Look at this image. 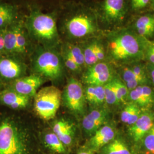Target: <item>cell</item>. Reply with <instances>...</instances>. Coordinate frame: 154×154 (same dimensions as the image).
Here are the masks:
<instances>
[{"label":"cell","instance_id":"obj_13","mask_svg":"<svg viewBox=\"0 0 154 154\" xmlns=\"http://www.w3.org/2000/svg\"><path fill=\"white\" fill-rule=\"evenodd\" d=\"M127 100L132 102L142 110L154 104V91L147 85H141L130 91Z\"/></svg>","mask_w":154,"mask_h":154},{"label":"cell","instance_id":"obj_10","mask_svg":"<svg viewBox=\"0 0 154 154\" xmlns=\"http://www.w3.org/2000/svg\"><path fill=\"white\" fill-rule=\"evenodd\" d=\"M79 43L82 48L86 68L99 62L107 61L106 49L103 35L88 39Z\"/></svg>","mask_w":154,"mask_h":154},{"label":"cell","instance_id":"obj_24","mask_svg":"<svg viewBox=\"0 0 154 154\" xmlns=\"http://www.w3.org/2000/svg\"><path fill=\"white\" fill-rule=\"evenodd\" d=\"M44 139L46 146L50 150L58 154H64L66 152V146L53 131L45 134Z\"/></svg>","mask_w":154,"mask_h":154},{"label":"cell","instance_id":"obj_35","mask_svg":"<svg viewBox=\"0 0 154 154\" xmlns=\"http://www.w3.org/2000/svg\"><path fill=\"white\" fill-rule=\"evenodd\" d=\"M146 66L149 73V78H151V80L154 86V65L146 63Z\"/></svg>","mask_w":154,"mask_h":154},{"label":"cell","instance_id":"obj_8","mask_svg":"<svg viewBox=\"0 0 154 154\" xmlns=\"http://www.w3.org/2000/svg\"><path fill=\"white\" fill-rule=\"evenodd\" d=\"M62 100L64 106L72 113L76 115L84 113L86 100L81 83L74 78H70L66 85Z\"/></svg>","mask_w":154,"mask_h":154},{"label":"cell","instance_id":"obj_22","mask_svg":"<svg viewBox=\"0 0 154 154\" xmlns=\"http://www.w3.org/2000/svg\"><path fill=\"white\" fill-rule=\"evenodd\" d=\"M119 67L121 68L122 81L126 85L129 91L141 85H147L141 79L135 75L128 65H125Z\"/></svg>","mask_w":154,"mask_h":154},{"label":"cell","instance_id":"obj_23","mask_svg":"<svg viewBox=\"0 0 154 154\" xmlns=\"http://www.w3.org/2000/svg\"><path fill=\"white\" fill-rule=\"evenodd\" d=\"M63 51H66L82 69L86 68L82 48L79 42L77 44L67 43L64 47Z\"/></svg>","mask_w":154,"mask_h":154},{"label":"cell","instance_id":"obj_15","mask_svg":"<svg viewBox=\"0 0 154 154\" xmlns=\"http://www.w3.org/2000/svg\"><path fill=\"white\" fill-rule=\"evenodd\" d=\"M154 125V115L151 112L142 113L137 122L130 126L129 134L135 142L144 138Z\"/></svg>","mask_w":154,"mask_h":154},{"label":"cell","instance_id":"obj_38","mask_svg":"<svg viewBox=\"0 0 154 154\" xmlns=\"http://www.w3.org/2000/svg\"><path fill=\"white\" fill-rule=\"evenodd\" d=\"M151 8L152 11H154V0H151Z\"/></svg>","mask_w":154,"mask_h":154},{"label":"cell","instance_id":"obj_34","mask_svg":"<svg viewBox=\"0 0 154 154\" xmlns=\"http://www.w3.org/2000/svg\"><path fill=\"white\" fill-rule=\"evenodd\" d=\"M144 61L147 63L154 65V39L147 41L145 49Z\"/></svg>","mask_w":154,"mask_h":154},{"label":"cell","instance_id":"obj_19","mask_svg":"<svg viewBox=\"0 0 154 154\" xmlns=\"http://www.w3.org/2000/svg\"><path fill=\"white\" fill-rule=\"evenodd\" d=\"M24 68L18 61L9 58L0 59V75L6 79L18 78L22 74Z\"/></svg>","mask_w":154,"mask_h":154},{"label":"cell","instance_id":"obj_26","mask_svg":"<svg viewBox=\"0 0 154 154\" xmlns=\"http://www.w3.org/2000/svg\"><path fill=\"white\" fill-rule=\"evenodd\" d=\"M15 18L13 6L0 3V29L10 25Z\"/></svg>","mask_w":154,"mask_h":154},{"label":"cell","instance_id":"obj_33","mask_svg":"<svg viewBox=\"0 0 154 154\" xmlns=\"http://www.w3.org/2000/svg\"><path fill=\"white\" fill-rule=\"evenodd\" d=\"M143 139L144 146L147 152L154 154V125Z\"/></svg>","mask_w":154,"mask_h":154},{"label":"cell","instance_id":"obj_4","mask_svg":"<svg viewBox=\"0 0 154 154\" xmlns=\"http://www.w3.org/2000/svg\"><path fill=\"white\" fill-rule=\"evenodd\" d=\"M94 6L104 32L126 26L131 18L127 0H101Z\"/></svg>","mask_w":154,"mask_h":154},{"label":"cell","instance_id":"obj_28","mask_svg":"<svg viewBox=\"0 0 154 154\" xmlns=\"http://www.w3.org/2000/svg\"><path fill=\"white\" fill-rule=\"evenodd\" d=\"M113 81L114 83L116 98L119 103H124L127 101L129 94V90L127 88L126 85L121 79L114 78Z\"/></svg>","mask_w":154,"mask_h":154},{"label":"cell","instance_id":"obj_29","mask_svg":"<svg viewBox=\"0 0 154 154\" xmlns=\"http://www.w3.org/2000/svg\"><path fill=\"white\" fill-rule=\"evenodd\" d=\"M4 38L5 50L11 53H16V27L4 31Z\"/></svg>","mask_w":154,"mask_h":154},{"label":"cell","instance_id":"obj_32","mask_svg":"<svg viewBox=\"0 0 154 154\" xmlns=\"http://www.w3.org/2000/svg\"><path fill=\"white\" fill-rule=\"evenodd\" d=\"M62 60L65 66L70 71L74 72H79L82 70V69L65 51L63 52Z\"/></svg>","mask_w":154,"mask_h":154},{"label":"cell","instance_id":"obj_3","mask_svg":"<svg viewBox=\"0 0 154 154\" xmlns=\"http://www.w3.org/2000/svg\"><path fill=\"white\" fill-rule=\"evenodd\" d=\"M0 154H33L30 134L12 119L0 122Z\"/></svg>","mask_w":154,"mask_h":154},{"label":"cell","instance_id":"obj_20","mask_svg":"<svg viewBox=\"0 0 154 154\" xmlns=\"http://www.w3.org/2000/svg\"><path fill=\"white\" fill-rule=\"evenodd\" d=\"M86 100L90 105L100 106L105 102L104 86H88L85 89Z\"/></svg>","mask_w":154,"mask_h":154},{"label":"cell","instance_id":"obj_27","mask_svg":"<svg viewBox=\"0 0 154 154\" xmlns=\"http://www.w3.org/2000/svg\"><path fill=\"white\" fill-rule=\"evenodd\" d=\"M103 148L104 154H131L126 144L120 139H114Z\"/></svg>","mask_w":154,"mask_h":154},{"label":"cell","instance_id":"obj_11","mask_svg":"<svg viewBox=\"0 0 154 154\" xmlns=\"http://www.w3.org/2000/svg\"><path fill=\"white\" fill-rule=\"evenodd\" d=\"M134 33L148 41L154 39V11L145 12L131 17L126 25Z\"/></svg>","mask_w":154,"mask_h":154},{"label":"cell","instance_id":"obj_37","mask_svg":"<svg viewBox=\"0 0 154 154\" xmlns=\"http://www.w3.org/2000/svg\"><path fill=\"white\" fill-rule=\"evenodd\" d=\"M78 154H94L93 151L91 150H87V151H83L79 152Z\"/></svg>","mask_w":154,"mask_h":154},{"label":"cell","instance_id":"obj_7","mask_svg":"<svg viewBox=\"0 0 154 154\" xmlns=\"http://www.w3.org/2000/svg\"><path fill=\"white\" fill-rule=\"evenodd\" d=\"M34 67L41 75L51 80L58 79L63 74L62 58L51 50H45L39 54L35 60Z\"/></svg>","mask_w":154,"mask_h":154},{"label":"cell","instance_id":"obj_5","mask_svg":"<svg viewBox=\"0 0 154 154\" xmlns=\"http://www.w3.org/2000/svg\"><path fill=\"white\" fill-rule=\"evenodd\" d=\"M30 33L36 39L46 44H54L59 40L56 18L51 14L39 11L33 13L27 21Z\"/></svg>","mask_w":154,"mask_h":154},{"label":"cell","instance_id":"obj_18","mask_svg":"<svg viewBox=\"0 0 154 154\" xmlns=\"http://www.w3.org/2000/svg\"><path fill=\"white\" fill-rule=\"evenodd\" d=\"M30 98L14 90H5L0 93V100L4 105L14 109L26 107L29 103Z\"/></svg>","mask_w":154,"mask_h":154},{"label":"cell","instance_id":"obj_16","mask_svg":"<svg viewBox=\"0 0 154 154\" xmlns=\"http://www.w3.org/2000/svg\"><path fill=\"white\" fill-rule=\"evenodd\" d=\"M116 129L109 125H105L92 135L89 141V146L92 151L103 148L112 141L116 137Z\"/></svg>","mask_w":154,"mask_h":154},{"label":"cell","instance_id":"obj_36","mask_svg":"<svg viewBox=\"0 0 154 154\" xmlns=\"http://www.w3.org/2000/svg\"><path fill=\"white\" fill-rule=\"evenodd\" d=\"M4 49L5 50L4 32H0V51Z\"/></svg>","mask_w":154,"mask_h":154},{"label":"cell","instance_id":"obj_17","mask_svg":"<svg viewBox=\"0 0 154 154\" xmlns=\"http://www.w3.org/2000/svg\"><path fill=\"white\" fill-rule=\"evenodd\" d=\"M53 131L65 146L72 145L75 136V128L71 122L64 119L55 121L53 126Z\"/></svg>","mask_w":154,"mask_h":154},{"label":"cell","instance_id":"obj_12","mask_svg":"<svg viewBox=\"0 0 154 154\" xmlns=\"http://www.w3.org/2000/svg\"><path fill=\"white\" fill-rule=\"evenodd\" d=\"M109 118V112L105 108L92 110L83 118V130L88 135H93L100 128L105 125Z\"/></svg>","mask_w":154,"mask_h":154},{"label":"cell","instance_id":"obj_30","mask_svg":"<svg viewBox=\"0 0 154 154\" xmlns=\"http://www.w3.org/2000/svg\"><path fill=\"white\" fill-rule=\"evenodd\" d=\"M105 102L109 105L118 104L113 79L104 86Z\"/></svg>","mask_w":154,"mask_h":154},{"label":"cell","instance_id":"obj_14","mask_svg":"<svg viewBox=\"0 0 154 154\" xmlns=\"http://www.w3.org/2000/svg\"><path fill=\"white\" fill-rule=\"evenodd\" d=\"M43 82L40 75H32L16 79L13 84V90L23 95H35L39 86Z\"/></svg>","mask_w":154,"mask_h":154},{"label":"cell","instance_id":"obj_31","mask_svg":"<svg viewBox=\"0 0 154 154\" xmlns=\"http://www.w3.org/2000/svg\"><path fill=\"white\" fill-rule=\"evenodd\" d=\"M16 53H23L26 50L27 41L25 33L20 26H16Z\"/></svg>","mask_w":154,"mask_h":154},{"label":"cell","instance_id":"obj_9","mask_svg":"<svg viewBox=\"0 0 154 154\" xmlns=\"http://www.w3.org/2000/svg\"><path fill=\"white\" fill-rule=\"evenodd\" d=\"M114 78L112 65L105 61L86 67L82 81L88 86H105Z\"/></svg>","mask_w":154,"mask_h":154},{"label":"cell","instance_id":"obj_25","mask_svg":"<svg viewBox=\"0 0 154 154\" xmlns=\"http://www.w3.org/2000/svg\"><path fill=\"white\" fill-rule=\"evenodd\" d=\"M131 17L152 11L151 0H127Z\"/></svg>","mask_w":154,"mask_h":154},{"label":"cell","instance_id":"obj_2","mask_svg":"<svg viewBox=\"0 0 154 154\" xmlns=\"http://www.w3.org/2000/svg\"><path fill=\"white\" fill-rule=\"evenodd\" d=\"M63 28L69 38L81 42L88 39L103 35L94 6L79 4L66 17Z\"/></svg>","mask_w":154,"mask_h":154},{"label":"cell","instance_id":"obj_21","mask_svg":"<svg viewBox=\"0 0 154 154\" xmlns=\"http://www.w3.org/2000/svg\"><path fill=\"white\" fill-rule=\"evenodd\" d=\"M142 114V109L138 105L129 102L122 111L121 119L122 122L131 126L137 122Z\"/></svg>","mask_w":154,"mask_h":154},{"label":"cell","instance_id":"obj_1","mask_svg":"<svg viewBox=\"0 0 154 154\" xmlns=\"http://www.w3.org/2000/svg\"><path fill=\"white\" fill-rule=\"evenodd\" d=\"M105 41L107 61L120 66L144 60L148 40L138 36L128 26L106 31Z\"/></svg>","mask_w":154,"mask_h":154},{"label":"cell","instance_id":"obj_6","mask_svg":"<svg viewBox=\"0 0 154 154\" xmlns=\"http://www.w3.org/2000/svg\"><path fill=\"white\" fill-rule=\"evenodd\" d=\"M62 93L59 88L50 86L41 88L34 95V106L37 115L45 120L55 116L61 101Z\"/></svg>","mask_w":154,"mask_h":154}]
</instances>
